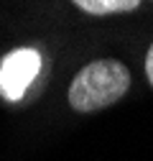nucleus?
<instances>
[{
  "instance_id": "f03ea898",
  "label": "nucleus",
  "mask_w": 153,
  "mask_h": 161,
  "mask_svg": "<svg viewBox=\"0 0 153 161\" xmlns=\"http://www.w3.org/2000/svg\"><path fill=\"white\" fill-rule=\"evenodd\" d=\"M41 69V54L36 49H15L0 59V95L10 103H18L28 85Z\"/></svg>"
},
{
  "instance_id": "f257e3e1",
  "label": "nucleus",
  "mask_w": 153,
  "mask_h": 161,
  "mask_svg": "<svg viewBox=\"0 0 153 161\" xmlns=\"http://www.w3.org/2000/svg\"><path fill=\"white\" fill-rule=\"evenodd\" d=\"M130 90V69L118 59H94L74 74L69 85V105L76 113H97Z\"/></svg>"
},
{
  "instance_id": "20e7f679",
  "label": "nucleus",
  "mask_w": 153,
  "mask_h": 161,
  "mask_svg": "<svg viewBox=\"0 0 153 161\" xmlns=\"http://www.w3.org/2000/svg\"><path fill=\"white\" fill-rule=\"evenodd\" d=\"M145 77H148V82L153 87V44H150V49L145 54Z\"/></svg>"
},
{
  "instance_id": "7ed1b4c3",
  "label": "nucleus",
  "mask_w": 153,
  "mask_h": 161,
  "mask_svg": "<svg viewBox=\"0 0 153 161\" xmlns=\"http://www.w3.org/2000/svg\"><path fill=\"white\" fill-rule=\"evenodd\" d=\"M74 5L87 15H115V13L138 10L140 0H76Z\"/></svg>"
}]
</instances>
